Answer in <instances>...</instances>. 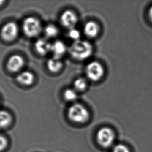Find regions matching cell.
Wrapping results in <instances>:
<instances>
[{
  "label": "cell",
  "mask_w": 152,
  "mask_h": 152,
  "mask_svg": "<svg viewBox=\"0 0 152 152\" xmlns=\"http://www.w3.org/2000/svg\"><path fill=\"white\" fill-rule=\"evenodd\" d=\"M93 46L89 42L78 40L74 42L69 48L70 55L78 60H84L93 53Z\"/></svg>",
  "instance_id": "1"
},
{
  "label": "cell",
  "mask_w": 152,
  "mask_h": 152,
  "mask_svg": "<svg viewBox=\"0 0 152 152\" xmlns=\"http://www.w3.org/2000/svg\"><path fill=\"white\" fill-rule=\"evenodd\" d=\"M68 118L77 124H83L88 121L89 112L84 105L76 103L71 105L68 110Z\"/></svg>",
  "instance_id": "2"
},
{
  "label": "cell",
  "mask_w": 152,
  "mask_h": 152,
  "mask_svg": "<svg viewBox=\"0 0 152 152\" xmlns=\"http://www.w3.org/2000/svg\"><path fill=\"white\" fill-rule=\"evenodd\" d=\"M42 30L41 23L34 17H28L23 23V30L25 35L30 37H35L39 34Z\"/></svg>",
  "instance_id": "3"
},
{
  "label": "cell",
  "mask_w": 152,
  "mask_h": 152,
  "mask_svg": "<svg viewBox=\"0 0 152 152\" xmlns=\"http://www.w3.org/2000/svg\"><path fill=\"white\" fill-rule=\"evenodd\" d=\"M115 133L111 128L107 127L101 128L97 134L98 144L104 148H108L113 144L115 140Z\"/></svg>",
  "instance_id": "4"
},
{
  "label": "cell",
  "mask_w": 152,
  "mask_h": 152,
  "mask_svg": "<svg viewBox=\"0 0 152 152\" xmlns=\"http://www.w3.org/2000/svg\"><path fill=\"white\" fill-rule=\"evenodd\" d=\"M104 73V69L99 62L94 61L88 64L86 68V74L89 80L97 82L100 80Z\"/></svg>",
  "instance_id": "5"
},
{
  "label": "cell",
  "mask_w": 152,
  "mask_h": 152,
  "mask_svg": "<svg viewBox=\"0 0 152 152\" xmlns=\"http://www.w3.org/2000/svg\"><path fill=\"white\" fill-rule=\"evenodd\" d=\"M18 27L13 22L7 23L2 28L1 36L6 41H12L16 38L18 34Z\"/></svg>",
  "instance_id": "6"
},
{
  "label": "cell",
  "mask_w": 152,
  "mask_h": 152,
  "mask_svg": "<svg viewBox=\"0 0 152 152\" xmlns=\"http://www.w3.org/2000/svg\"><path fill=\"white\" fill-rule=\"evenodd\" d=\"M60 21L62 26L70 30L75 28L78 22V18L72 10H66L61 15Z\"/></svg>",
  "instance_id": "7"
},
{
  "label": "cell",
  "mask_w": 152,
  "mask_h": 152,
  "mask_svg": "<svg viewBox=\"0 0 152 152\" xmlns=\"http://www.w3.org/2000/svg\"><path fill=\"white\" fill-rule=\"evenodd\" d=\"M25 64V60L21 56L14 55L10 57L7 63L8 70L12 72H16L20 70Z\"/></svg>",
  "instance_id": "8"
},
{
  "label": "cell",
  "mask_w": 152,
  "mask_h": 152,
  "mask_svg": "<svg viewBox=\"0 0 152 152\" xmlns=\"http://www.w3.org/2000/svg\"><path fill=\"white\" fill-rule=\"evenodd\" d=\"M51 44L48 39L42 38L37 39L35 43L34 48L37 53L41 55H45L51 50Z\"/></svg>",
  "instance_id": "9"
},
{
  "label": "cell",
  "mask_w": 152,
  "mask_h": 152,
  "mask_svg": "<svg viewBox=\"0 0 152 152\" xmlns=\"http://www.w3.org/2000/svg\"><path fill=\"white\" fill-rule=\"evenodd\" d=\"M66 50L67 48L65 44L61 41H56L51 44L50 52L53 54V57L60 59L66 53Z\"/></svg>",
  "instance_id": "10"
},
{
  "label": "cell",
  "mask_w": 152,
  "mask_h": 152,
  "mask_svg": "<svg viewBox=\"0 0 152 152\" xmlns=\"http://www.w3.org/2000/svg\"><path fill=\"white\" fill-rule=\"evenodd\" d=\"M83 29L85 35L89 38H94L97 37L99 33V26L94 21L87 22L85 24Z\"/></svg>",
  "instance_id": "11"
},
{
  "label": "cell",
  "mask_w": 152,
  "mask_h": 152,
  "mask_svg": "<svg viewBox=\"0 0 152 152\" xmlns=\"http://www.w3.org/2000/svg\"><path fill=\"white\" fill-rule=\"evenodd\" d=\"M17 80L20 84L25 86H29L33 84L34 80V75L30 71H23L18 75Z\"/></svg>",
  "instance_id": "12"
},
{
  "label": "cell",
  "mask_w": 152,
  "mask_h": 152,
  "mask_svg": "<svg viewBox=\"0 0 152 152\" xmlns=\"http://www.w3.org/2000/svg\"><path fill=\"white\" fill-rule=\"evenodd\" d=\"M47 66L50 72L56 73L61 69L62 63L60 59L53 57L48 60Z\"/></svg>",
  "instance_id": "13"
},
{
  "label": "cell",
  "mask_w": 152,
  "mask_h": 152,
  "mask_svg": "<svg viewBox=\"0 0 152 152\" xmlns=\"http://www.w3.org/2000/svg\"><path fill=\"white\" fill-rule=\"evenodd\" d=\"M12 117L7 111L0 110V128H6L10 125Z\"/></svg>",
  "instance_id": "14"
},
{
  "label": "cell",
  "mask_w": 152,
  "mask_h": 152,
  "mask_svg": "<svg viewBox=\"0 0 152 152\" xmlns=\"http://www.w3.org/2000/svg\"><path fill=\"white\" fill-rule=\"evenodd\" d=\"M44 33L46 37L53 38L58 34L59 30L55 25L50 24L46 26L44 28Z\"/></svg>",
  "instance_id": "15"
},
{
  "label": "cell",
  "mask_w": 152,
  "mask_h": 152,
  "mask_svg": "<svg viewBox=\"0 0 152 152\" xmlns=\"http://www.w3.org/2000/svg\"><path fill=\"white\" fill-rule=\"evenodd\" d=\"M64 98L66 101H75L77 98V94L74 89L69 88L66 89L64 93Z\"/></svg>",
  "instance_id": "16"
},
{
  "label": "cell",
  "mask_w": 152,
  "mask_h": 152,
  "mask_svg": "<svg viewBox=\"0 0 152 152\" xmlns=\"http://www.w3.org/2000/svg\"><path fill=\"white\" fill-rule=\"evenodd\" d=\"M74 89L77 91H82L86 88L87 86V80L83 77L77 78L74 82Z\"/></svg>",
  "instance_id": "17"
},
{
  "label": "cell",
  "mask_w": 152,
  "mask_h": 152,
  "mask_svg": "<svg viewBox=\"0 0 152 152\" xmlns=\"http://www.w3.org/2000/svg\"><path fill=\"white\" fill-rule=\"evenodd\" d=\"M80 32L76 28H72L69 30L68 32V36L71 39L73 40L74 42L78 41L80 39Z\"/></svg>",
  "instance_id": "18"
},
{
  "label": "cell",
  "mask_w": 152,
  "mask_h": 152,
  "mask_svg": "<svg viewBox=\"0 0 152 152\" xmlns=\"http://www.w3.org/2000/svg\"><path fill=\"white\" fill-rule=\"evenodd\" d=\"M113 152H130L127 146L122 144L115 145L113 148Z\"/></svg>",
  "instance_id": "19"
},
{
  "label": "cell",
  "mask_w": 152,
  "mask_h": 152,
  "mask_svg": "<svg viewBox=\"0 0 152 152\" xmlns=\"http://www.w3.org/2000/svg\"><path fill=\"white\" fill-rule=\"evenodd\" d=\"M7 140L4 136L0 135V151L4 150L7 146Z\"/></svg>",
  "instance_id": "20"
},
{
  "label": "cell",
  "mask_w": 152,
  "mask_h": 152,
  "mask_svg": "<svg viewBox=\"0 0 152 152\" xmlns=\"http://www.w3.org/2000/svg\"><path fill=\"white\" fill-rule=\"evenodd\" d=\"M148 16H149L151 21H152V6L151 7L150 10H149V12H148Z\"/></svg>",
  "instance_id": "21"
},
{
  "label": "cell",
  "mask_w": 152,
  "mask_h": 152,
  "mask_svg": "<svg viewBox=\"0 0 152 152\" xmlns=\"http://www.w3.org/2000/svg\"><path fill=\"white\" fill-rule=\"evenodd\" d=\"M4 1H0V5L2 4V3H3Z\"/></svg>",
  "instance_id": "22"
}]
</instances>
